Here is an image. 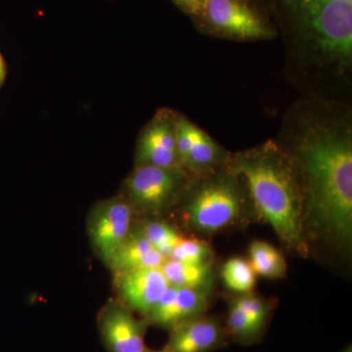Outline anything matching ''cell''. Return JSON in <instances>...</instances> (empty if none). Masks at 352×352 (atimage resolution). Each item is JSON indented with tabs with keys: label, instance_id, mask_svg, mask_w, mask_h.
<instances>
[{
	"label": "cell",
	"instance_id": "9a60e30c",
	"mask_svg": "<svg viewBox=\"0 0 352 352\" xmlns=\"http://www.w3.org/2000/svg\"><path fill=\"white\" fill-rule=\"evenodd\" d=\"M248 261L256 276L267 279H283L288 271L283 252L263 240L252 241L249 245Z\"/></svg>",
	"mask_w": 352,
	"mask_h": 352
},
{
	"label": "cell",
	"instance_id": "ffe728a7",
	"mask_svg": "<svg viewBox=\"0 0 352 352\" xmlns=\"http://www.w3.org/2000/svg\"><path fill=\"white\" fill-rule=\"evenodd\" d=\"M168 258L190 264L212 263H215V254L207 240L196 236H185Z\"/></svg>",
	"mask_w": 352,
	"mask_h": 352
},
{
	"label": "cell",
	"instance_id": "3957f363",
	"mask_svg": "<svg viewBox=\"0 0 352 352\" xmlns=\"http://www.w3.org/2000/svg\"><path fill=\"white\" fill-rule=\"evenodd\" d=\"M183 228L208 237L244 230L263 221L242 177L229 166L192 176L178 204Z\"/></svg>",
	"mask_w": 352,
	"mask_h": 352
},
{
	"label": "cell",
	"instance_id": "52a82bcc",
	"mask_svg": "<svg viewBox=\"0 0 352 352\" xmlns=\"http://www.w3.org/2000/svg\"><path fill=\"white\" fill-rule=\"evenodd\" d=\"M135 164L183 168L176 142L175 113L168 110L160 111L144 127L136 145Z\"/></svg>",
	"mask_w": 352,
	"mask_h": 352
},
{
	"label": "cell",
	"instance_id": "5b68a950",
	"mask_svg": "<svg viewBox=\"0 0 352 352\" xmlns=\"http://www.w3.org/2000/svg\"><path fill=\"white\" fill-rule=\"evenodd\" d=\"M135 215L122 195L95 203L88 212L87 235L95 254L107 265L131 231Z\"/></svg>",
	"mask_w": 352,
	"mask_h": 352
},
{
	"label": "cell",
	"instance_id": "2e32d148",
	"mask_svg": "<svg viewBox=\"0 0 352 352\" xmlns=\"http://www.w3.org/2000/svg\"><path fill=\"white\" fill-rule=\"evenodd\" d=\"M135 220L150 244L166 259L185 237L179 227L164 217H141Z\"/></svg>",
	"mask_w": 352,
	"mask_h": 352
},
{
	"label": "cell",
	"instance_id": "e0dca14e",
	"mask_svg": "<svg viewBox=\"0 0 352 352\" xmlns=\"http://www.w3.org/2000/svg\"><path fill=\"white\" fill-rule=\"evenodd\" d=\"M224 323L231 342L250 346L258 344L267 328L251 318L244 310L231 300Z\"/></svg>",
	"mask_w": 352,
	"mask_h": 352
},
{
	"label": "cell",
	"instance_id": "7a4b0ae2",
	"mask_svg": "<svg viewBox=\"0 0 352 352\" xmlns=\"http://www.w3.org/2000/svg\"><path fill=\"white\" fill-rule=\"evenodd\" d=\"M229 166L244 179L263 221L292 256L308 258L303 227V194L293 157L273 142L239 153Z\"/></svg>",
	"mask_w": 352,
	"mask_h": 352
},
{
	"label": "cell",
	"instance_id": "9c48e42d",
	"mask_svg": "<svg viewBox=\"0 0 352 352\" xmlns=\"http://www.w3.org/2000/svg\"><path fill=\"white\" fill-rule=\"evenodd\" d=\"M224 319L208 314L168 331V352H215L231 344Z\"/></svg>",
	"mask_w": 352,
	"mask_h": 352
},
{
	"label": "cell",
	"instance_id": "7402d4cb",
	"mask_svg": "<svg viewBox=\"0 0 352 352\" xmlns=\"http://www.w3.org/2000/svg\"><path fill=\"white\" fill-rule=\"evenodd\" d=\"M178 6L182 7L183 10L189 13L197 14L204 12L208 0H173Z\"/></svg>",
	"mask_w": 352,
	"mask_h": 352
},
{
	"label": "cell",
	"instance_id": "d6986e66",
	"mask_svg": "<svg viewBox=\"0 0 352 352\" xmlns=\"http://www.w3.org/2000/svg\"><path fill=\"white\" fill-rule=\"evenodd\" d=\"M220 277L226 288L236 295L251 293L256 285V273L248 259L241 256L227 259L222 264Z\"/></svg>",
	"mask_w": 352,
	"mask_h": 352
},
{
	"label": "cell",
	"instance_id": "d4e9b609",
	"mask_svg": "<svg viewBox=\"0 0 352 352\" xmlns=\"http://www.w3.org/2000/svg\"><path fill=\"white\" fill-rule=\"evenodd\" d=\"M340 352H352V346L351 344H349V346H346L344 347V349H342V351Z\"/></svg>",
	"mask_w": 352,
	"mask_h": 352
},
{
	"label": "cell",
	"instance_id": "603a6c76",
	"mask_svg": "<svg viewBox=\"0 0 352 352\" xmlns=\"http://www.w3.org/2000/svg\"><path fill=\"white\" fill-rule=\"evenodd\" d=\"M6 76L7 67L6 60H4L3 56H2L1 53H0V88H1L2 85L6 82Z\"/></svg>",
	"mask_w": 352,
	"mask_h": 352
},
{
	"label": "cell",
	"instance_id": "8fae6325",
	"mask_svg": "<svg viewBox=\"0 0 352 352\" xmlns=\"http://www.w3.org/2000/svg\"><path fill=\"white\" fill-rule=\"evenodd\" d=\"M204 13L217 31L245 39L271 36V31L254 9L243 0H208Z\"/></svg>",
	"mask_w": 352,
	"mask_h": 352
},
{
	"label": "cell",
	"instance_id": "6da1fadb",
	"mask_svg": "<svg viewBox=\"0 0 352 352\" xmlns=\"http://www.w3.org/2000/svg\"><path fill=\"white\" fill-rule=\"evenodd\" d=\"M303 194V227L310 254L351 258L352 141L349 132L315 124L293 153Z\"/></svg>",
	"mask_w": 352,
	"mask_h": 352
},
{
	"label": "cell",
	"instance_id": "7c38bea8",
	"mask_svg": "<svg viewBox=\"0 0 352 352\" xmlns=\"http://www.w3.org/2000/svg\"><path fill=\"white\" fill-rule=\"evenodd\" d=\"M166 258L153 248L134 219L126 239L113 252L107 266L113 274L143 268H161Z\"/></svg>",
	"mask_w": 352,
	"mask_h": 352
},
{
	"label": "cell",
	"instance_id": "8992f818",
	"mask_svg": "<svg viewBox=\"0 0 352 352\" xmlns=\"http://www.w3.org/2000/svg\"><path fill=\"white\" fill-rule=\"evenodd\" d=\"M97 325L107 352H141L149 324L118 300H109L99 311Z\"/></svg>",
	"mask_w": 352,
	"mask_h": 352
},
{
	"label": "cell",
	"instance_id": "30bf717a",
	"mask_svg": "<svg viewBox=\"0 0 352 352\" xmlns=\"http://www.w3.org/2000/svg\"><path fill=\"white\" fill-rule=\"evenodd\" d=\"M212 292L168 286L150 314L145 317L149 326L171 329L208 314Z\"/></svg>",
	"mask_w": 352,
	"mask_h": 352
},
{
	"label": "cell",
	"instance_id": "4fadbf2b",
	"mask_svg": "<svg viewBox=\"0 0 352 352\" xmlns=\"http://www.w3.org/2000/svg\"><path fill=\"white\" fill-rule=\"evenodd\" d=\"M161 270L170 286L208 292L214 288L215 263L190 264L168 258Z\"/></svg>",
	"mask_w": 352,
	"mask_h": 352
},
{
	"label": "cell",
	"instance_id": "44dd1931",
	"mask_svg": "<svg viewBox=\"0 0 352 352\" xmlns=\"http://www.w3.org/2000/svg\"><path fill=\"white\" fill-rule=\"evenodd\" d=\"M232 300L254 321L261 324L264 327H268L271 317L276 307V300L264 298L254 292L237 295Z\"/></svg>",
	"mask_w": 352,
	"mask_h": 352
},
{
	"label": "cell",
	"instance_id": "ac0fdd59",
	"mask_svg": "<svg viewBox=\"0 0 352 352\" xmlns=\"http://www.w3.org/2000/svg\"><path fill=\"white\" fill-rule=\"evenodd\" d=\"M302 29L314 21L352 9V0H283Z\"/></svg>",
	"mask_w": 352,
	"mask_h": 352
},
{
	"label": "cell",
	"instance_id": "277c9868",
	"mask_svg": "<svg viewBox=\"0 0 352 352\" xmlns=\"http://www.w3.org/2000/svg\"><path fill=\"white\" fill-rule=\"evenodd\" d=\"M191 178L183 168L136 164L124 180L120 195L131 206L135 219L164 217L177 207Z\"/></svg>",
	"mask_w": 352,
	"mask_h": 352
},
{
	"label": "cell",
	"instance_id": "cb8c5ba5",
	"mask_svg": "<svg viewBox=\"0 0 352 352\" xmlns=\"http://www.w3.org/2000/svg\"><path fill=\"white\" fill-rule=\"evenodd\" d=\"M141 352H168V349H166V347H163L162 349H148V347H145L144 349H143Z\"/></svg>",
	"mask_w": 352,
	"mask_h": 352
},
{
	"label": "cell",
	"instance_id": "5bb4252c",
	"mask_svg": "<svg viewBox=\"0 0 352 352\" xmlns=\"http://www.w3.org/2000/svg\"><path fill=\"white\" fill-rule=\"evenodd\" d=\"M231 156L214 142L206 132L196 127L193 142L184 163L183 168L192 176L203 175L226 166Z\"/></svg>",
	"mask_w": 352,
	"mask_h": 352
},
{
	"label": "cell",
	"instance_id": "ba28073f",
	"mask_svg": "<svg viewBox=\"0 0 352 352\" xmlns=\"http://www.w3.org/2000/svg\"><path fill=\"white\" fill-rule=\"evenodd\" d=\"M168 286L161 268H143L113 274L117 300L143 319Z\"/></svg>",
	"mask_w": 352,
	"mask_h": 352
}]
</instances>
